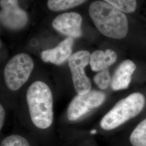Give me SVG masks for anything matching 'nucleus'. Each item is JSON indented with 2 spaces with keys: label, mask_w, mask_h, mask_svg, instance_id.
I'll return each mask as SVG.
<instances>
[{
  "label": "nucleus",
  "mask_w": 146,
  "mask_h": 146,
  "mask_svg": "<svg viewBox=\"0 0 146 146\" xmlns=\"http://www.w3.org/2000/svg\"><path fill=\"white\" fill-rule=\"evenodd\" d=\"M89 14L98 30L104 36L122 39L127 35V16L113 5L104 1H95L89 6Z\"/></svg>",
  "instance_id": "f257e3e1"
},
{
  "label": "nucleus",
  "mask_w": 146,
  "mask_h": 146,
  "mask_svg": "<svg viewBox=\"0 0 146 146\" xmlns=\"http://www.w3.org/2000/svg\"><path fill=\"white\" fill-rule=\"evenodd\" d=\"M27 101L35 125L40 129L50 127L53 121V100L47 84L39 81L31 84L27 92Z\"/></svg>",
  "instance_id": "f03ea898"
},
{
  "label": "nucleus",
  "mask_w": 146,
  "mask_h": 146,
  "mask_svg": "<svg viewBox=\"0 0 146 146\" xmlns=\"http://www.w3.org/2000/svg\"><path fill=\"white\" fill-rule=\"evenodd\" d=\"M145 104V98L140 93H134L121 100L108 112L100 122L106 131L114 129L139 115Z\"/></svg>",
  "instance_id": "7ed1b4c3"
},
{
  "label": "nucleus",
  "mask_w": 146,
  "mask_h": 146,
  "mask_svg": "<svg viewBox=\"0 0 146 146\" xmlns=\"http://www.w3.org/2000/svg\"><path fill=\"white\" fill-rule=\"evenodd\" d=\"M34 65L33 59L25 53L19 54L11 58L4 70L7 87L13 91L20 88L28 80Z\"/></svg>",
  "instance_id": "20e7f679"
},
{
  "label": "nucleus",
  "mask_w": 146,
  "mask_h": 146,
  "mask_svg": "<svg viewBox=\"0 0 146 146\" xmlns=\"http://www.w3.org/2000/svg\"><path fill=\"white\" fill-rule=\"evenodd\" d=\"M90 56L91 54L88 51L80 50L68 59L74 86L79 95L86 94L91 90L90 81L84 72V68L90 63Z\"/></svg>",
  "instance_id": "39448f33"
},
{
  "label": "nucleus",
  "mask_w": 146,
  "mask_h": 146,
  "mask_svg": "<svg viewBox=\"0 0 146 146\" xmlns=\"http://www.w3.org/2000/svg\"><path fill=\"white\" fill-rule=\"evenodd\" d=\"M105 99L104 93L95 90H91L86 94L77 95L68 106V120H78L90 110L102 104Z\"/></svg>",
  "instance_id": "423d86ee"
},
{
  "label": "nucleus",
  "mask_w": 146,
  "mask_h": 146,
  "mask_svg": "<svg viewBox=\"0 0 146 146\" xmlns=\"http://www.w3.org/2000/svg\"><path fill=\"white\" fill-rule=\"evenodd\" d=\"M0 20L1 24L11 30H19L26 26L28 15L21 9L18 0H1Z\"/></svg>",
  "instance_id": "0eeeda50"
},
{
  "label": "nucleus",
  "mask_w": 146,
  "mask_h": 146,
  "mask_svg": "<svg viewBox=\"0 0 146 146\" xmlns=\"http://www.w3.org/2000/svg\"><path fill=\"white\" fill-rule=\"evenodd\" d=\"M82 19L78 13L71 12L61 14L52 21L53 28L58 33L72 38L82 35Z\"/></svg>",
  "instance_id": "6e6552de"
},
{
  "label": "nucleus",
  "mask_w": 146,
  "mask_h": 146,
  "mask_svg": "<svg viewBox=\"0 0 146 146\" xmlns=\"http://www.w3.org/2000/svg\"><path fill=\"white\" fill-rule=\"evenodd\" d=\"M74 40L68 37L52 49L44 50L41 52L42 60L46 62H50L60 65L65 62L70 57L72 52Z\"/></svg>",
  "instance_id": "1a4fd4ad"
},
{
  "label": "nucleus",
  "mask_w": 146,
  "mask_h": 146,
  "mask_svg": "<svg viewBox=\"0 0 146 146\" xmlns=\"http://www.w3.org/2000/svg\"><path fill=\"white\" fill-rule=\"evenodd\" d=\"M136 68L135 63L130 60H126L121 63L115 70L111 81L113 90H120L128 88Z\"/></svg>",
  "instance_id": "9d476101"
},
{
  "label": "nucleus",
  "mask_w": 146,
  "mask_h": 146,
  "mask_svg": "<svg viewBox=\"0 0 146 146\" xmlns=\"http://www.w3.org/2000/svg\"><path fill=\"white\" fill-rule=\"evenodd\" d=\"M117 60V54L113 50L108 49L106 51L95 50L91 54L90 66L93 71L99 72L108 69Z\"/></svg>",
  "instance_id": "9b49d317"
},
{
  "label": "nucleus",
  "mask_w": 146,
  "mask_h": 146,
  "mask_svg": "<svg viewBox=\"0 0 146 146\" xmlns=\"http://www.w3.org/2000/svg\"><path fill=\"white\" fill-rule=\"evenodd\" d=\"M129 140L133 146H146V119L136 127Z\"/></svg>",
  "instance_id": "f8f14e48"
},
{
  "label": "nucleus",
  "mask_w": 146,
  "mask_h": 146,
  "mask_svg": "<svg viewBox=\"0 0 146 146\" xmlns=\"http://www.w3.org/2000/svg\"><path fill=\"white\" fill-rule=\"evenodd\" d=\"M86 0H48V8L54 11H65L83 3Z\"/></svg>",
  "instance_id": "ddd939ff"
},
{
  "label": "nucleus",
  "mask_w": 146,
  "mask_h": 146,
  "mask_svg": "<svg viewBox=\"0 0 146 146\" xmlns=\"http://www.w3.org/2000/svg\"><path fill=\"white\" fill-rule=\"evenodd\" d=\"M116 8L127 13L135 11L137 6L136 0H103Z\"/></svg>",
  "instance_id": "4468645a"
},
{
  "label": "nucleus",
  "mask_w": 146,
  "mask_h": 146,
  "mask_svg": "<svg viewBox=\"0 0 146 146\" xmlns=\"http://www.w3.org/2000/svg\"><path fill=\"white\" fill-rule=\"evenodd\" d=\"M111 78L108 69L100 71L94 77V81L97 86L101 89H106L111 83Z\"/></svg>",
  "instance_id": "2eb2a0df"
},
{
  "label": "nucleus",
  "mask_w": 146,
  "mask_h": 146,
  "mask_svg": "<svg viewBox=\"0 0 146 146\" xmlns=\"http://www.w3.org/2000/svg\"><path fill=\"white\" fill-rule=\"evenodd\" d=\"M1 146H30L26 139L18 135L7 136L1 142Z\"/></svg>",
  "instance_id": "dca6fc26"
},
{
  "label": "nucleus",
  "mask_w": 146,
  "mask_h": 146,
  "mask_svg": "<svg viewBox=\"0 0 146 146\" xmlns=\"http://www.w3.org/2000/svg\"><path fill=\"white\" fill-rule=\"evenodd\" d=\"M5 111L2 104L0 106V128L1 129L5 121Z\"/></svg>",
  "instance_id": "f3484780"
},
{
  "label": "nucleus",
  "mask_w": 146,
  "mask_h": 146,
  "mask_svg": "<svg viewBox=\"0 0 146 146\" xmlns=\"http://www.w3.org/2000/svg\"><path fill=\"white\" fill-rule=\"evenodd\" d=\"M96 133V130H92V131H90V133H92V134H95Z\"/></svg>",
  "instance_id": "a211bd4d"
}]
</instances>
